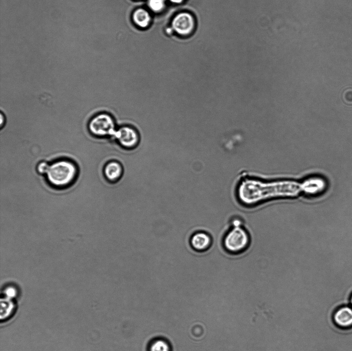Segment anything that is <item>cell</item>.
<instances>
[{
	"instance_id": "cell-1",
	"label": "cell",
	"mask_w": 352,
	"mask_h": 351,
	"mask_svg": "<svg viewBox=\"0 0 352 351\" xmlns=\"http://www.w3.org/2000/svg\"><path fill=\"white\" fill-rule=\"evenodd\" d=\"M250 243V236L243 225H231L223 239L225 250L233 255H239L246 251Z\"/></svg>"
},
{
	"instance_id": "cell-2",
	"label": "cell",
	"mask_w": 352,
	"mask_h": 351,
	"mask_svg": "<svg viewBox=\"0 0 352 351\" xmlns=\"http://www.w3.org/2000/svg\"><path fill=\"white\" fill-rule=\"evenodd\" d=\"M77 172L76 167L73 162L63 160L50 165L47 175L48 180L52 185L65 187L74 180Z\"/></svg>"
},
{
	"instance_id": "cell-3",
	"label": "cell",
	"mask_w": 352,
	"mask_h": 351,
	"mask_svg": "<svg viewBox=\"0 0 352 351\" xmlns=\"http://www.w3.org/2000/svg\"><path fill=\"white\" fill-rule=\"evenodd\" d=\"M88 129L92 135L98 137L114 136L116 132L114 121L107 113L94 116L89 123Z\"/></svg>"
},
{
	"instance_id": "cell-4",
	"label": "cell",
	"mask_w": 352,
	"mask_h": 351,
	"mask_svg": "<svg viewBox=\"0 0 352 351\" xmlns=\"http://www.w3.org/2000/svg\"><path fill=\"white\" fill-rule=\"evenodd\" d=\"M195 26L194 16L187 12L178 13L171 22L172 30L182 37H188L191 35L194 31Z\"/></svg>"
},
{
	"instance_id": "cell-5",
	"label": "cell",
	"mask_w": 352,
	"mask_h": 351,
	"mask_svg": "<svg viewBox=\"0 0 352 351\" xmlns=\"http://www.w3.org/2000/svg\"><path fill=\"white\" fill-rule=\"evenodd\" d=\"M114 136L121 146L127 150L135 149L140 141L138 132L130 127H123L116 130Z\"/></svg>"
},
{
	"instance_id": "cell-6",
	"label": "cell",
	"mask_w": 352,
	"mask_h": 351,
	"mask_svg": "<svg viewBox=\"0 0 352 351\" xmlns=\"http://www.w3.org/2000/svg\"><path fill=\"white\" fill-rule=\"evenodd\" d=\"M303 191L309 196H319L327 192L329 188L326 179L321 176H314L302 184Z\"/></svg>"
},
{
	"instance_id": "cell-7",
	"label": "cell",
	"mask_w": 352,
	"mask_h": 351,
	"mask_svg": "<svg viewBox=\"0 0 352 351\" xmlns=\"http://www.w3.org/2000/svg\"><path fill=\"white\" fill-rule=\"evenodd\" d=\"M334 320L340 327L348 328L351 326L352 308L348 306L341 307L335 313Z\"/></svg>"
},
{
	"instance_id": "cell-8",
	"label": "cell",
	"mask_w": 352,
	"mask_h": 351,
	"mask_svg": "<svg viewBox=\"0 0 352 351\" xmlns=\"http://www.w3.org/2000/svg\"><path fill=\"white\" fill-rule=\"evenodd\" d=\"M132 20L135 25L142 29L148 28L152 22L150 13L146 9H136L132 14Z\"/></svg>"
},
{
	"instance_id": "cell-9",
	"label": "cell",
	"mask_w": 352,
	"mask_h": 351,
	"mask_svg": "<svg viewBox=\"0 0 352 351\" xmlns=\"http://www.w3.org/2000/svg\"><path fill=\"white\" fill-rule=\"evenodd\" d=\"M104 172L108 180L114 181L118 180L122 176L123 169L120 162L112 161L105 166Z\"/></svg>"
},
{
	"instance_id": "cell-10",
	"label": "cell",
	"mask_w": 352,
	"mask_h": 351,
	"mask_svg": "<svg viewBox=\"0 0 352 351\" xmlns=\"http://www.w3.org/2000/svg\"><path fill=\"white\" fill-rule=\"evenodd\" d=\"M210 237L203 233H200L194 235L191 241L193 247L198 250H203L207 249L210 244Z\"/></svg>"
},
{
	"instance_id": "cell-11",
	"label": "cell",
	"mask_w": 352,
	"mask_h": 351,
	"mask_svg": "<svg viewBox=\"0 0 352 351\" xmlns=\"http://www.w3.org/2000/svg\"><path fill=\"white\" fill-rule=\"evenodd\" d=\"M0 303H1L0 318L2 320H6L12 314L15 309V304L12 300L6 297L2 298Z\"/></svg>"
},
{
	"instance_id": "cell-12",
	"label": "cell",
	"mask_w": 352,
	"mask_h": 351,
	"mask_svg": "<svg viewBox=\"0 0 352 351\" xmlns=\"http://www.w3.org/2000/svg\"><path fill=\"white\" fill-rule=\"evenodd\" d=\"M148 351H171V346L166 339L157 338L150 343Z\"/></svg>"
},
{
	"instance_id": "cell-13",
	"label": "cell",
	"mask_w": 352,
	"mask_h": 351,
	"mask_svg": "<svg viewBox=\"0 0 352 351\" xmlns=\"http://www.w3.org/2000/svg\"><path fill=\"white\" fill-rule=\"evenodd\" d=\"M149 9L154 13H161L166 8V0H148Z\"/></svg>"
},
{
	"instance_id": "cell-14",
	"label": "cell",
	"mask_w": 352,
	"mask_h": 351,
	"mask_svg": "<svg viewBox=\"0 0 352 351\" xmlns=\"http://www.w3.org/2000/svg\"><path fill=\"white\" fill-rule=\"evenodd\" d=\"M5 297L13 300L17 295V290L12 286L8 287L4 291Z\"/></svg>"
},
{
	"instance_id": "cell-15",
	"label": "cell",
	"mask_w": 352,
	"mask_h": 351,
	"mask_svg": "<svg viewBox=\"0 0 352 351\" xmlns=\"http://www.w3.org/2000/svg\"><path fill=\"white\" fill-rule=\"evenodd\" d=\"M50 166L47 162L42 161L39 163L37 166V172L42 175L47 174Z\"/></svg>"
},
{
	"instance_id": "cell-16",
	"label": "cell",
	"mask_w": 352,
	"mask_h": 351,
	"mask_svg": "<svg viewBox=\"0 0 352 351\" xmlns=\"http://www.w3.org/2000/svg\"><path fill=\"white\" fill-rule=\"evenodd\" d=\"M168 1L173 5H181L183 4L185 0H168Z\"/></svg>"
},
{
	"instance_id": "cell-17",
	"label": "cell",
	"mask_w": 352,
	"mask_h": 351,
	"mask_svg": "<svg viewBox=\"0 0 352 351\" xmlns=\"http://www.w3.org/2000/svg\"><path fill=\"white\" fill-rule=\"evenodd\" d=\"M5 118L3 113H1V128L3 129L5 124Z\"/></svg>"
},
{
	"instance_id": "cell-18",
	"label": "cell",
	"mask_w": 352,
	"mask_h": 351,
	"mask_svg": "<svg viewBox=\"0 0 352 351\" xmlns=\"http://www.w3.org/2000/svg\"><path fill=\"white\" fill-rule=\"evenodd\" d=\"M350 303L352 305V295H351V298H350Z\"/></svg>"
}]
</instances>
